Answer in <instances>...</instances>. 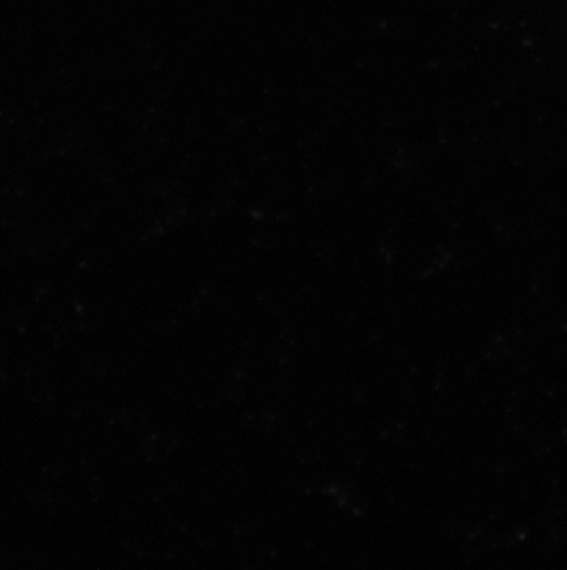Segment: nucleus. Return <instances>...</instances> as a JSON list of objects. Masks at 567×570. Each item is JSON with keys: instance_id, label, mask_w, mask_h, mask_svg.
<instances>
[]
</instances>
